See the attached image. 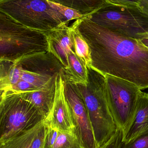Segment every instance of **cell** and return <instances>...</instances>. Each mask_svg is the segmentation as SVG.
Listing matches in <instances>:
<instances>
[{
  "mask_svg": "<svg viewBox=\"0 0 148 148\" xmlns=\"http://www.w3.org/2000/svg\"><path fill=\"white\" fill-rule=\"evenodd\" d=\"M73 25L88 44L92 69L128 81L141 90L148 88V47L140 40L112 31L86 16Z\"/></svg>",
  "mask_w": 148,
  "mask_h": 148,
  "instance_id": "obj_1",
  "label": "cell"
},
{
  "mask_svg": "<svg viewBox=\"0 0 148 148\" xmlns=\"http://www.w3.org/2000/svg\"><path fill=\"white\" fill-rule=\"evenodd\" d=\"M47 52L46 32L28 27L0 11V61L15 62Z\"/></svg>",
  "mask_w": 148,
  "mask_h": 148,
  "instance_id": "obj_2",
  "label": "cell"
},
{
  "mask_svg": "<svg viewBox=\"0 0 148 148\" xmlns=\"http://www.w3.org/2000/svg\"><path fill=\"white\" fill-rule=\"evenodd\" d=\"M88 69L87 85H75L85 103L95 138L100 148L111 139L117 127L107 100L105 77L91 68Z\"/></svg>",
  "mask_w": 148,
  "mask_h": 148,
  "instance_id": "obj_3",
  "label": "cell"
},
{
  "mask_svg": "<svg viewBox=\"0 0 148 148\" xmlns=\"http://www.w3.org/2000/svg\"><path fill=\"white\" fill-rule=\"evenodd\" d=\"M0 11L24 26L46 33L69 23L47 0H0Z\"/></svg>",
  "mask_w": 148,
  "mask_h": 148,
  "instance_id": "obj_4",
  "label": "cell"
},
{
  "mask_svg": "<svg viewBox=\"0 0 148 148\" xmlns=\"http://www.w3.org/2000/svg\"><path fill=\"white\" fill-rule=\"evenodd\" d=\"M86 16L93 22L125 36L140 40L147 38L148 16L139 7L106 3Z\"/></svg>",
  "mask_w": 148,
  "mask_h": 148,
  "instance_id": "obj_5",
  "label": "cell"
},
{
  "mask_svg": "<svg viewBox=\"0 0 148 148\" xmlns=\"http://www.w3.org/2000/svg\"><path fill=\"white\" fill-rule=\"evenodd\" d=\"M44 119L34 105L17 94L1 95L0 143L32 128Z\"/></svg>",
  "mask_w": 148,
  "mask_h": 148,
  "instance_id": "obj_6",
  "label": "cell"
},
{
  "mask_svg": "<svg viewBox=\"0 0 148 148\" xmlns=\"http://www.w3.org/2000/svg\"><path fill=\"white\" fill-rule=\"evenodd\" d=\"M109 107L117 128L123 134L128 128L137 109L141 90L135 84L111 75H105Z\"/></svg>",
  "mask_w": 148,
  "mask_h": 148,
  "instance_id": "obj_7",
  "label": "cell"
},
{
  "mask_svg": "<svg viewBox=\"0 0 148 148\" xmlns=\"http://www.w3.org/2000/svg\"><path fill=\"white\" fill-rule=\"evenodd\" d=\"M65 93L76 127V133L83 148H100L95 138L87 110L75 84L64 73Z\"/></svg>",
  "mask_w": 148,
  "mask_h": 148,
  "instance_id": "obj_8",
  "label": "cell"
},
{
  "mask_svg": "<svg viewBox=\"0 0 148 148\" xmlns=\"http://www.w3.org/2000/svg\"><path fill=\"white\" fill-rule=\"evenodd\" d=\"M64 73L62 69L56 77L54 104L51 112L43 121L47 126L57 130L76 134L75 125L65 95Z\"/></svg>",
  "mask_w": 148,
  "mask_h": 148,
  "instance_id": "obj_9",
  "label": "cell"
},
{
  "mask_svg": "<svg viewBox=\"0 0 148 148\" xmlns=\"http://www.w3.org/2000/svg\"><path fill=\"white\" fill-rule=\"evenodd\" d=\"M47 35L49 53L59 61L65 71L68 67V54L74 50L71 27L64 23L47 32Z\"/></svg>",
  "mask_w": 148,
  "mask_h": 148,
  "instance_id": "obj_10",
  "label": "cell"
},
{
  "mask_svg": "<svg viewBox=\"0 0 148 148\" xmlns=\"http://www.w3.org/2000/svg\"><path fill=\"white\" fill-rule=\"evenodd\" d=\"M46 128L43 121L15 137L0 143V148H43Z\"/></svg>",
  "mask_w": 148,
  "mask_h": 148,
  "instance_id": "obj_11",
  "label": "cell"
},
{
  "mask_svg": "<svg viewBox=\"0 0 148 148\" xmlns=\"http://www.w3.org/2000/svg\"><path fill=\"white\" fill-rule=\"evenodd\" d=\"M148 130V94L141 90L136 113L131 124L123 133V142L127 143Z\"/></svg>",
  "mask_w": 148,
  "mask_h": 148,
  "instance_id": "obj_12",
  "label": "cell"
},
{
  "mask_svg": "<svg viewBox=\"0 0 148 148\" xmlns=\"http://www.w3.org/2000/svg\"><path fill=\"white\" fill-rule=\"evenodd\" d=\"M46 127L43 148H83L75 133L60 131L47 125Z\"/></svg>",
  "mask_w": 148,
  "mask_h": 148,
  "instance_id": "obj_13",
  "label": "cell"
},
{
  "mask_svg": "<svg viewBox=\"0 0 148 148\" xmlns=\"http://www.w3.org/2000/svg\"><path fill=\"white\" fill-rule=\"evenodd\" d=\"M55 84L51 88L33 92L17 94L34 105L45 118L51 112L54 104Z\"/></svg>",
  "mask_w": 148,
  "mask_h": 148,
  "instance_id": "obj_14",
  "label": "cell"
},
{
  "mask_svg": "<svg viewBox=\"0 0 148 148\" xmlns=\"http://www.w3.org/2000/svg\"><path fill=\"white\" fill-rule=\"evenodd\" d=\"M68 67L64 71L68 79L75 84L87 85L89 82L88 69L71 50L68 54Z\"/></svg>",
  "mask_w": 148,
  "mask_h": 148,
  "instance_id": "obj_15",
  "label": "cell"
},
{
  "mask_svg": "<svg viewBox=\"0 0 148 148\" xmlns=\"http://www.w3.org/2000/svg\"><path fill=\"white\" fill-rule=\"evenodd\" d=\"M1 62L0 89L3 91L21 80V65L17 62Z\"/></svg>",
  "mask_w": 148,
  "mask_h": 148,
  "instance_id": "obj_16",
  "label": "cell"
},
{
  "mask_svg": "<svg viewBox=\"0 0 148 148\" xmlns=\"http://www.w3.org/2000/svg\"><path fill=\"white\" fill-rule=\"evenodd\" d=\"M74 9L84 16L98 10L107 3L105 0H48Z\"/></svg>",
  "mask_w": 148,
  "mask_h": 148,
  "instance_id": "obj_17",
  "label": "cell"
},
{
  "mask_svg": "<svg viewBox=\"0 0 148 148\" xmlns=\"http://www.w3.org/2000/svg\"><path fill=\"white\" fill-rule=\"evenodd\" d=\"M70 27L76 54L88 69L91 68V51L88 44L74 26L72 24Z\"/></svg>",
  "mask_w": 148,
  "mask_h": 148,
  "instance_id": "obj_18",
  "label": "cell"
},
{
  "mask_svg": "<svg viewBox=\"0 0 148 148\" xmlns=\"http://www.w3.org/2000/svg\"><path fill=\"white\" fill-rule=\"evenodd\" d=\"M21 80L26 81L39 88L43 89L50 88L55 84L56 77L57 74L52 75L40 73L24 69L22 67L21 65Z\"/></svg>",
  "mask_w": 148,
  "mask_h": 148,
  "instance_id": "obj_19",
  "label": "cell"
},
{
  "mask_svg": "<svg viewBox=\"0 0 148 148\" xmlns=\"http://www.w3.org/2000/svg\"><path fill=\"white\" fill-rule=\"evenodd\" d=\"M43 90L23 80H21L14 85L1 91V95L20 94Z\"/></svg>",
  "mask_w": 148,
  "mask_h": 148,
  "instance_id": "obj_20",
  "label": "cell"
},
{
  "mask_svg": "<svg viewBox=\"0 0 148 148\" xmlns=\"http://www.w3.org/2000/svg\"><path fill=\"white\" fill-rule=\"evenodd\" d=\"M47 1L49 3L51 6H52L54 8L57 10L62 15H63L65 18H67L69 22L74 20H76L79 18L85 16L74 9L71 8L64 5L53 2L48 0Z\"/></svg>",
  "mask_w": 148,
  "mask_h": 148,
  "instance_id": "obj_21",
  "label": "cell"
},
{
  "mask_svg": "<svg viewBox=\"0 0 148 148\" xmlns=\"http://www.w3.org/2000/svg\"><path fill=\"white\" fill-rule=\"evenodd\" d=\"M123 148H148V130L129 142L123 143Z\"/></svg>",
  "mask_w": 148,
  "mask_h": 148,
  "instance_id": "obj_22",
  "label": "cell"
},
{
  "mask_svg": "<svg viewBox=\"0 0 148 148\" xmlns=\"http://www.w3.org/2000/svg\"><path fill=\"white\" fill-rule=\"evenodd\" d=\"M123 134L122 130L117 128L111 139L100 148H123Z\"/></svg>",
  "mask_w": 148,
  "mask_h": 148,
  "instance_id": "obj_23",
  "label": "cell"
},
{
  "mask_svg": "<svg viewBox=\"0 0 148 148\" xmlns=\"http://www.w3.org/2000/svg\"><path fill=\"white\" fill-rule=\"evenodd\" d=\"M107 3L119 6L139 7V2L137 0H105Z\"/></svg>",
  "mask_w": 148,
  "mask_h": 148,
  "instance_id": "obj_24",
  "label": "cell"
},
{
  "mask_svg": "<svg viewBox=\"0 0 148 148\" xmlns=\"http://www.w3.org/2000/svg\"><path fill=\"white\" fill-rule=\"evenodd\" d=\"M139 7L141 11L148 16V0H140Z\"/></svg>",
  "mask_w": 148,
  "mask_h": 148,
  "instance_id": "obj_25",
  "label": "cell"
},
{
  "mask_svg": "<svg viewBox=\"0 0 148 148\" xmlns=\"http://www.w3.org/2000/svg\"><path fill=\"white\" fill-rule=\"evenodd\" d=\"M140 40L148 47V38H145V39H142Z\"/></svg>",
  "mask_w": 148,
  "mask_h": 148,
  "instance_id": "obj_26",
  "label": "cell"
},
{
  "mask_svg": "<svg viewBox=\"0 0 148 148\" xmlns=\"http://www.w3.org/2000/svg\"><path fill=\"white\" fill-rule=\"evenodd\" d=\"M148 38V33L147 34V38Z\"/></svg>",
  "mask_w": 148,
  "mask_h": 148,
  "instance_id": "obj_27",
  "label": "cell"
},
{
  "mask_svg": "<svg viewBox=\"0 0 148 148\" xmlns=\"http://www.w3.org/2000/svg\"><path fill=\"white\" fill-rule=\"evenodd\" d=\"M137 1H139H139H140V0H137Z\"/></svg>",
  "mask_w": 148,
  "mask_h": 148,
  "instance_id": "obj_28",
  "label": "cell"
}]
</instances>
